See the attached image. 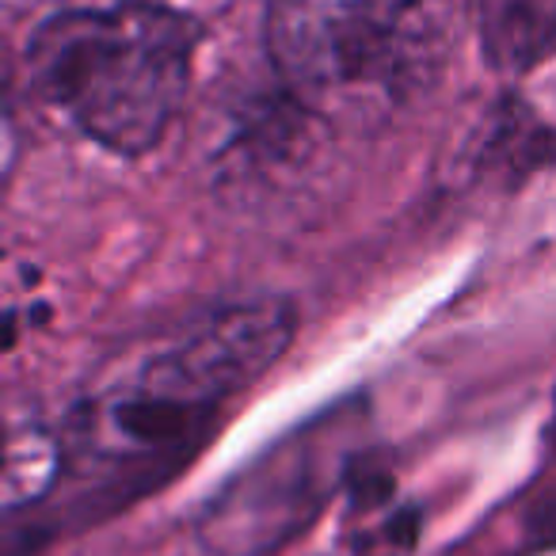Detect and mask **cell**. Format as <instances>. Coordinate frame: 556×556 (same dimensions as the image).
Instances as JSON below:
<instances>
[{
    "mask_svg": "<svg viewBox=\"0 0 556 556\" xmlns=\"http://www.w3.org/2000/svg\"><path fill=\"white\" fill-rule=\"evenodd\" d=\"M469 0H270L278 85L325 126H386L439 88Z\"/></svg>",
    "mask_w": 556,
    "mask_h": 556,
    "instance_id": "cell-1",
    "label": "cell"
},
{
    "mask_svg": "<svg viewBox=\"0 0 556 556\" xmlns=\"http://www.w3.org/2000/svg\"><path fill=\"white\" fill-rule=\"evenodd\" d=\"M199 24L164 4L58 12L27 42L35 88L85 138L141 156L176 123L191 88Z\"/></svg>",
    "mask_w": 556,
    "mask_h": 556,
    "instance_id": "cell-2",
    "label": "cell"
},
{
    "mask_svg": "<svg viewBox=\"0 0 556 556\" xmlns=\"http://www.w3.org/2000/svg\"><path fill=\"white\" fill-rule=\"evenodd\" d=\"M294 332L298 313L287 298L263 294L222 305L153 351L126 389L210 419L217 404L255 386L287 355Z\"/></svg>",
    "mask_w": 556,
    "mask_h": 556,
    "instance_id": "cell-3",
    "label": "cell"
},
{
    "mask_svg": "<svg viewBox=\"0 0 556 556\" xmlns=\"http://www.w3.org/2000/svg\"><path fill=\"white\" fill-rule=\"evenodd\" d=\"M556 50V0H492L484 16V54L495 70L526 73Z\"/></svg>",
    "mask_w": 556,
    "mask_h": 556,
    "instance_id": "cell-4",
    "label": "cell"
},
{
    "mask_svg": "<svg viewBox=\"0 0 556 556\" xmlns=\"http://www.w3.org/2000/svg\"><path fill=\"white\" fill-rule=\"evenodd\" d=\"M58 442L42 431H24L9 446V469H4V503L9 510L39 500L58 472Z\"/></svg>",
    "mask_w": 556,
    "mask_h": 556,
    "instance_id": "cell-5",
    "label": "cell"
}]
</instances>
